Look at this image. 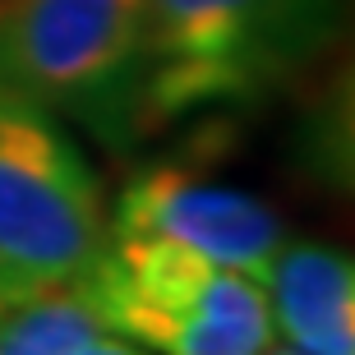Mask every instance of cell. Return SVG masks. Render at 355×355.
<instances>
[{
	"mask_svg": "<svg viewBox=\"0 0 355 355\" xmlns=\"http://www.w3.org/2000/svg\"><path fill=\"white\" fill-rule=\"evenodd\" d=\"M111 236L175 240L254 282H263L286 245L282 217L263 198L189 166H148L134 175L116 198Z\"/></svg>",
	"mask_w": 355,
	"mask_h": 355,
	"instance_id": "5b68a950",
	"label": "cell"
},
{
	"mask_svg": "<svg viewBox=\"0 0 355 355\" xmlns=\"http://www.w3.org/2000/svg\"><path fill=\"white\" fill-rule=\"evenodd\" d=\"M337 0H144L134 120L166 125L263 88L300 60Z\"/></svg>",
	"mask_w": 355,
	"mask_h": 355,
	"instance_id": "7a4b0ae2",
	"label": "cell"
},
{
	"mask_svg": "<svg viewBox=\"0 0 355 355\" xmlns=\"http://www.w3.org/2000/svg\"><path fill=\"white\" fill-rule=\"evenodd\" d=\"M106 323L92 304L83 277L37 291L0 309V355H69L74 346L102 337Z\"/></svg>",
	"mask_w": 355,
	"mask_h": 355,
	"instance_id": "52a82bcc",
	"label": "cell"
},
{
	"mask_svg": "<svg viewBox=\"0 0 355 355\" xmlns=\"http://www.w3.org/2000/svg\"><path fill=\"white\" fill-rule=\"evenodd\" d=\"M259 355H304V351H295V346H291V351H272V346H263Z\"/></svg>",
	"mask_w": 355,
	"mask_h": 355,
	"instance_id": "9c48e42d",
	"label": "cell"
},
{
	"mask_svg": "<svg viewBox=\"0 0 355 355\" xmlns=\"http://www.w3.org/2000/svg\"><path fill=\"white\" fill-rule=\"evenodd\" d=\"M144 0H0V92L51 116L134 120Z\"/></svg>",
	"mask_w": 355,
	"mask_h": 355,
	"instance_id": "277c9868",
	"label": "cell"
},
{
	"mask_svg": "<svg viewBox=\"0 0 355 355\" xmlns=\"http://www.w3.org/2000/svg\"><path fill=\"white\" fill-rule=\"evenodd\" d=\"M272 328L304 355H355V272L328 245H282L263 277Z\"/></svg>",
	"mask_w": 355,
	"mask_h": 355,
	"instance_id": "8992f818",
	"label": "cell"
},
{
	"mask_svg": "<svg viewBox=\"0 0 355 355\" xmlns=\"http://www.w3.org/2000/svg\"><path fill=\"white\" fill-rule=\"evenodd\" d=\"M0 309H5V300H0Z\"/></svg>",
	"mask_w": 355,
	"mask_h": 355,
	"instance_id": "30bf717a",
	"label": "cell"
},
{
	"mask_svg": "<svg viewBox=\"0 0 355 355\" xmlns=\"http://www.w3.org/2000/svg\"><path fill=\"white\" fill-rule=\"evenodd\" d=\"M69 355H153V351H144V346L125 342V337H116V332H102V337H92V342L74 346Z\"/></svg>",
	"mask_w": 355,
	"mask_h": 355,
	"instance_id": "ba28073f",
	"label": "cell"
},
{
	"mask_svg": "<svg viewBox=\"0 0 355 355\" xmlns=\"http://www.w3.org/2000/svg\"><path fill=\"white\" fill-rule=\"evenodd\" d=\"M111 236L106 189L60 116L0 92V300L65 286Z\"/></svg>",
	"mask_w": 355,
	"mask_h": 355,
	"instance_id": "3957f363",
	"label": "cell"
},
{
	"mask_svg": "<svg viewBox=\"0 0 355 355\" xmlns=\"http://www.w3.org/2000/svg\"><path fill=\"white\" fill-rule=\"evenodd\" d=\"M106 332L153 355H259L272 346L268 286L157 236H106L83 272Z\"/></svg>",
	"mask_w": 355,
	"mask_h": 355,
	"instance_id": "6da1fadb",
	"label": "cell"
}]
</instances>
